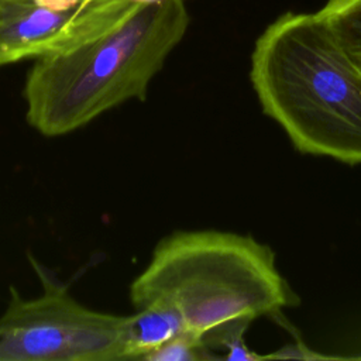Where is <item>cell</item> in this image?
<instances>
[{
    "mask_svg": "<svg viewBox=\"0 0 361 361\" xmlns=\"http://www.w3.org/2000/svg\"><path fill=\"white\" fill-rule=\"evenodd\" d=\"M274 252L250 235L217 230H178L155 245L130 285L135 309L173 307L186 331L210 348L224 347L250 323L293 303Z\"/></svg>",
    "mask_w": 361,
    "mask_h": 361,
    "instance_id": "obj_3",
    "label": "cell"
},
{
    "mask_svg": "<svg viewBox=\"0 0 361 361\" xmlns=\"http://www.w3.org/2000/svg\"><path fill=\"white\" fill-rule=\"evenodd\" d=\"M319 11L348 52L361 63V0H329Z\"/></svg>",
    "mask_w": 361,
    "mask_h": 361,
    "instance_id": "obj_7",
    "label": "cell"
},
{
    "mask_svg": "<svg viewBox=\"0 0 361 361\" xmlns=\"http://www.w3.org/2000/svg\"><path fill=\"white\" fill-rule=\"evenodd\" d=\"M28 261L42 293L25 299L10 286V299L0 316V361L124 360L130 314L82 305L31 252Z\"/></svg>",
    "mask_w": 361,
    "mask_h": 361,
    "instance_id": "obj_4",
    "label": "cell"
},
{
    "mask_svg": "<svg viewBox=\"0 0 361 361\" xmlns=\"http://www.w3.org/2000/svg\"><path fill=\"white\" fill-rule=\"evenodd\" d=\"M250 78L302 154L361 164V63L320 13H286L258 37Z\"/></svg>",
    "mask_w": 361,
    "mask_h": 361,
    "instance_id": "obj_2",
    "label": "cell"
},
{
    "mask_svg": "<svg viewBox=\"0 0 361 361\" xmlns=\"http://www.w3.org/2000/svg\"><path fill=\"white\" fill-rule=\"evenodd\" d=\"M186 331L180 314L171 306L148 303L130 314L124 360H145L172 337Z\"/></svg>",
    "mask_w": 361,
    "mask_h": 361,
    "instance_id": "obj_6",
    "label": "cell"
},
{
    "mask_svg": "<svg viewBox=\"0 0 361 361\" xmlns=\"http://www.w3.org/2000/svg\"><path fill=\"white\" fill-rule=\"evenodd\" d=\"M199 337L183 331L145 357L147 361H200L217 358Z\"/></svg>",
    "mask_w": 361,
    "mask_h": 361,
    "instance_id": "obj_8",
    "label": "cell"
},
{
    "mask_svg": "<svg viewBox=\"0 0 361 361\" xmlns=\"http://www.w3.org/2000/svg\"><path fill=\"white\" fill-rule=\"evenodd\" d=\"M144 1L148 0H0V66L73 44Z\"/></svg>",
    "mask_w": 361,
    "mask_h": 361,
    "instance_id": "obj_5",
    "label": "cell"
},
{
    "mask_svg": "<svg viewBox=\"0 0 361 361\" xmlns=\"http://www.w3.org/2000/svg\"><path fill=\"white\" fill-rule=\"evenodd\" d=\"M268 358H298V360H337L338 358L340 360L345 357H336V355L314 353L313 350L307 348L303 343L298 340L295 344L285 345L272 354H267L261 357V360H268Z\"/></svg>",
    "mask_w": 361,
    "mask_h": 361,
    "instance_id": "obj_9",
    "label": "cell"
},
{
    "mask_svg": "<svg viewBox=\"0 0 361 361\" xmlns=\"http://www.w3.org/2000/svg\"><path fill=\"white\" fill-rule=\"evenodd\" d=\"M188 25L183 0H148L116 23L37 58L23 87L27 123L44 137H59L128 100L144 102Z\"/></svg>",
    "mask_w": 361,
    "mask_h": 361,
    "instance_id": "obj_1",
    "label": "cell"
}]
</instances>
